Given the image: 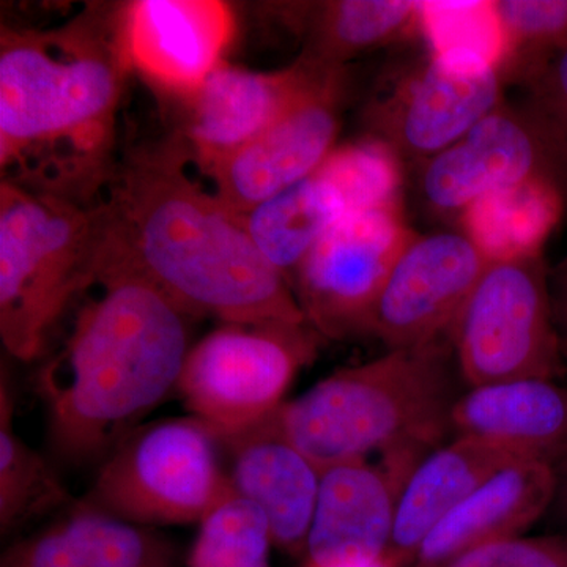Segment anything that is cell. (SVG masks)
<instances>
[{"instance_id": "1f68e13d", "label": "cell", "mask_w": 567, "mask_h": 567, "mask_svg": "<svg viewBox=\"0 0 567 567\" xmlns=\"http://www.w3.org/2000/svg\"><path fill=\"white\" fill-rule=\"evenodd\" d=\"M551 305L561 341L567 339V256L550 276Z\"/></svg>"}, {"instance_id": "8992f818", "label": "cell", "mask_w": 567, "mask_h": 567, "mask_svg": "<svg viewBox=\"0 0 567 567\" xmlns=\"http://www.w3.org/2000/svg\"><path fill=\"white\" fill-rule=\"evenodd\" d=\"M218 442L196 417L140 427L122 440L82 503L134 525L203 524L237 495Z\"/></svg>"}, {"instance_id": "e0dca14e", "label": "cell", "mask_w": 567, "mask_h": 567, "mask_svg": "<svg viewBox=\"0 0 567 567\" xmlns=\"http://www.w3.org/2000/svg\"><path fill=\"white\" fill-rule=\"evenodd\" d=\"M221 443L230 451L235 494L267 518L274 546L289 554L305 551L322 470L284 434L276 413Z\"/></svg>"}, {"instance_id": "ffe728a7", "label": "cell", "mask_w": 567, "mask_h": 567, "mask_svg": "<svg viewBox=\"0 0 567 567\" xmlns=\"http://www.w3.org/2000/svg\"><path fill=\"white\" fill-rule=\"evenodd\" d=\"M517 458L529 457L472 436H454L425 454L399 495L391 554L404 567L413 565L432 529L487 477Z\"/></svg>"}, {"instance_id": "f1b7e54d", "label": "cell", "mask_w": 567, "mask_h": 567, "mask_svg": "<svg viewBox=\"0 0 567 567\" xmlns=\"http://www.w3.org/2000/svg\"><path fill=\"white\" fill-rule=\"evenodd\" d=\"M505 25V80L524 81L529 71L567 43V0H496Z\"/></svg>"}, {"instance_id": "836d02e7", "label": "cell", "mask_w": 567, "mask_h": 567, "mask_svg": "<svg viewBox=\"0 0 567 567\" xmlns=\"http://www.w3.org/2000/svg\"><path fill=\"white\" fill-rule=\"evenodd\" d=\"M305 567H324L315 565V563L306 561ZM342 567H404L401 561H399L398 558L394 557L391 551H386L385 555H382V557L369 559V561L364 563H358V565L352 566H342Z\"/></svg>"}, {"instance_id": "603a6c76", "label": "cell", "mask_w": 567, "mask_h": 567, "mask_svg": "<svg viewBox=\"0 0 567 567\" xmlns=\"http://www.w3.org/2000/svg\"><path fill=\"white\" fill-rule=\"evenodd\" d=\"M346 215L344 200L317 171L245 213L241 219L257 249L292 286L306 256Z\"/></svg>"}, {"instance_id": "83f0119b", "label": "cell", "mask_w": 567, "mask_h": 567, "mask_svg": "<svg viewBox=\"0 0 567 567\" xmlns=\"http://www.w3.org/2000/svg\"><path fill=\"white\" fill-rule=\"evenodd\" d=\"M274 546L267 518L234 495L200 524L189 567H271Z\"/></svg>"}, {"instance_id": "e575fe53", "label": "cell", "mask_w": 567, "mask_h": 567, "mask_svg": "<svg viewBox=\"0 0 567 567\" xmlns=\"http://www.w3.org/2000/svg\"><path fill=\"white\" fill-rule=\"evenodd\" d=\"M563 347H565V354L567 358V339H566V341H563Z\"/></svg>"}, {"instance_id": "7402d4cb", "label": "cell", "mask_w": 567, "mask_h": 567, "mask_svg": "<svg viewBox=\"0 0 567 567\" xmlns=\"http://www.w3.org/2000/svg\"><path fill=\"white\" fill-rule=\"evenodd\" d=\"M567 185L533 177L481 197L458 215L461 233L487 264L511 262L543 254V246L565 215Z\"/></svg>"}, {"instance_id": "277c9868", "label": "cell", "mask_w": 567, "mask_h": 567, "mask_svg": "<svg viewBox=\"0 0 567 567\" xmlns=\"http://www.w3.org/2000/svg\"><path fill=\"white\" fill-rule=\"evenodd\" d=\"M454 363L450 338L388 350L284 402L276 421L320 470L372 453L425 456L453 432Z\"/></svg>"}, {"instance_id": "7c38bea8", "label": "cell", "mask_w": 567, "mask_h": 567, "mask_svg": "<svg viewBox=\"0 0 567 567\" xmlns=\"http://www.w3.org/2000/svg\"><path fill=\"white\" fill-rule=\"evenodd\" d=\"M344 81L346 71L336 74L256 140L199 169L218 199L241 216L316 174L336 148Z\"/></svg>"}, {"instance_id": "7a4b0ae2", "label": "cell", "mask_w": 567, "mask_h": 567, "mask_svg": "<svg viewBox=\"0 0 567 567\" xmlns=\"http://www.w3.org/2000/svg\"><path fill=\"white\" fill-rule=\"evenodd\" d=\"M128 70L121 7H93L52 31L3 29L2 182L99 203L115 169V123Z\"/></svg>"}, {"instance_id": "5b68a950", "label": "cell", "mask_w": 567, "mask_h": 567, "mask_svg": "<svg viewBox=\"0 0 567 567\" xmlns=\"http://www.w3.org/2000/svg\"><path fill=\"white\" fill-rule=\"evenodd\" d=\"M104 245L102 203L0 185V338L35 360L71 300L96 281Z\"/></svg>"}, {"instance_id": "44dd1931", "label": "cell", "mask_w": 567, "mask_h": 567, "mask_svg": "<svg viewBox=\"0 0 567 567\" xmlns=\"http://www.w3.org/2000/svg\"><path fill=\"white\" fill-rule=\"evenodd\" d=\"M166 543L140 525L80 503L39 535L13 544L0 567H167Z\"/></svg>"}, {"instance_id": "4dcf8cb0", "label": "cell", "mask_w": 567, "mask_h": 567, "mask_svg": "<svg viewBox=\"0 0 567 567\" xmlns=\"http://www.w3.org/2000/svg\"><path fill=\"white\" fill-rule=\"evenodd\" d=\"M522 82L529 93L528 111L567 158V43L529 71Z\"/></svg>"}, {"instance_id": "9a60e30c", "label": "cell", "mask_w": 567, "mask_h": 567, "mask_svg": "<svg viewBox=\"0 0 567 567\" xmlns=\"http://www.w3.org/2000/svg\"><path fill=\"white\" fill-rule=\"evenodd\" d=\"M423 457L394 453L382 464L358 458L324 466L306 540L308 561L352 566L390 551L399 495Z\"/></svg>"}, {"instance_id": "2e32d148", "label": "cell", "mask_w": 567, "mask_h": 567, "mask_svg": "<svg viewBox=\"0 0 567 567\" xmlns=\"http://www.w3.org/2000/svg\"><path fill=\"white\" fill-rule=\"evenodd\" d=\"M234 32L233 7L219 0H137L121 7L130 69L183 99L221 65Z\"/></svg>"}, {"instance_id": "ba28073f", "label": "cell", "mask_w": 567, "mask_h": 567, "mask_svg": "<svg viewBox=\"0 0 567 567\" xmlns=\"http://www.w3.org/2000/svg\"><path fill=\"white\" fill-rule=\"evenodd\" d=\"M309 323H224L189 349L177 390L219 442L275 415L295 375L311 363Z\"/></svg>"}, {"instance_id": "484cf974", "label": "cell", "mask_w": 567, "mask_h": 567, "mask_svg": "<svg viewBox=\"0 0 567 567\" xmlns=\"http://www.w3.org/2000/svg\"><path fill=\"white\" fill-rule=\"evenodd\" d=\"M13 412V394L3 372L0 385V528L3 535L70 499L47 461L14 431Z\"/></svg>"}, {"instance_id": "8fae6325", "label": "cell", "mask_w": 567, "mask_h": 567, "mask_svg": "<svg viewBox=\"0 0 567 567\" xmlns=\"http://www.w3.org/2000/svg\"><path fill=\"white\" fill-rule=\"evenodd\" d=\"M533 177L567 185V158L539 121L498 107L425 162L421 193L436 212L461 215L487 194Z\"/></svg>"}, {"instance_id": "d6a6232c", "label": "cell", "mask_w": 567, "mask_h": 567, "mask_svg": "<svg viewBox=\"0 0 567 567\" xmlns=\"http://www.w3.org/2000/svg\"><path fill=\"white\" fill-rule=\"evenodd\" d=\"M557 472L558 488L551 509L557 513L559 518L567 522V456L557 465Z\"/></svg>"}, {"instance_id": "3957f363", "label": "cell", "mask_w": 567, "mask_h": 567, "mask_svg": "<svg viewBox=\"0 0 567 567\" xmlns=\"http://www.w3.org/2000/svg\"><path fill=\"white\" fill-rule=\"evenodd\" d=\"M61 352L40 372L51 442L61 456H102L177 388L188 357L185 312L151 282L104 268Z\"/></svg>"}, {"instance_id": "d4e9b609", "label": "cell", "mask_w": 567, "mask_h": 567, "mask_svg": "<svg viewBox=\"0 0 567 567\" xmlns=\"http://www.w3.org/2000/svg\"><path fill=\"white\" fill-rule=\"evenodd\" d=\"M417 10L432 58L458 70L502 71L507 39L496 2L425 0Z\"/></svg>"}, {"instance_id": "cb8c5ba5", "label": "cell", "mask_w": 567, "mask_h": 567, "mask_svg": "<svg viewBox=\"0 0 567 567\" xmlns=\"http://www.w3.org/2000/svg\"><path fill=\"white\" fill-rule=\"evenodd\" d=\"M308 24L305 58L346 69L349 59L386 47L420 32L417 2L410 0H336L309 7L301 17Z\"/></svg>"}, {"instance_id": "ac0fdd59", "label": "cell", "mask_w": 567, "mask_h": 567, "mask_svg": "<svg viewBox=\"0 0 567 567\" xmlns=\"http://www.w3.org/2000/svg\"><path fill=\"white\" fill-rule=\"evenodd\" d=\"M557 466L517 458L487 477L425 537L415 567H435L468 548L520 536L555 502Z\"/></svg>"}, {"instance_id": "30bf717a", "label": "cell", "mask_w": 567, "mask_h": 567, "mask_svg": "<svg viewBox=\"0 0 567 567\" xmlns=\"http://www.w3.org/2000/svg\"><path fill=\"white\" fill-rule=\"evenodd\" d=\"M487 262L464 233L415 235L388 275L363 334L394 349L450 338Z\"/></svg>"}, {"instance_id": "9c48e42d", "label": "cell", "mask_w": 567, "mask_h": 567, "mask_svg": "<svg viewBox=\"0 0 567 567\" xmlns=\"http://www.w3.org/2000/svg\"><path fill=\"white\" fill-rule=\"evenodd\" d=\"M415 235L401 207L342 216L293 276L298 303L317 333L363 334L388 275Z\"/></svg>"}, {"instance_id": "f546056e", "label": "cell", "mask_w": 567, "mask_h": 567, "mask_svg": "<svg viewBox=\"0 0 567 567\" xmlns=\"http://www.w3.org/2000/svg\"><path fill=\"white\" fill-rule=\"evenodd\" d=\"M435 567H567V535L492 540Z\"/></svg>"}, {"instance_id": "6da1fadb", "label": "cell", "mask_w": 567, "mask_h": 567, "mask_svg": "<svg viewBox=\"0 0 567 567\" xmlns=\"http://www.w3.org/2000/svg\"><path fill=\"white\" fill-rule=\"evenodd\" d=\"M189 158L185 142H171L115 164L100 199L99 271L140 276L189 317L308 323L286 276L254 245L241 216L193 177Z\"/></svg>"}, {"instance_id": "d6986e66", "label": "cell", "mask_w": 567, "mask_h": 567, "mask_svg": "<svg viewBox=\"0 0 567 567\" xmlns=\"http://www.w3.org/2000/svg\"><path fill=\"white\" fill-rule=\"evenodd\" d=\"M451 431L557 466L567 456V390L544 379L468 388L453 406Z\"/></svg>"}, {"instance_id": "52a82bcc", "label": "cell", "mask_w": 567, "mask_h": 567, "mask_svg": "<svg viewBox=\"0 0 567 567\" xmlns=\"http://www.w3.org/2000/svg\"><path fill=\"white\" fill-rule=\"evenodd\" d=\"M468 388L509 380H557L566 354L543 254L487 264L450 331Z\"/></svg>"}, {"instance_id": "4316f807", "label": "cell", "mask_w": 567, "mask_h": 567, "mask_svg": "<svg viewBox=\"0 0 567 567\" xmlns=\"http://www.w3.org/2000/svg\"><path fill=\"white\" fill-rule=\"evenodd\" d=\"M319 173L334 186L347 213L401 207L402 158L380 137L339 145Z\"/></svg>"}, {"instance_id": "4fadbf2b", "label": "cell", "mask_w": 567, "mask_h": 567, "mask_svg": "<svg viewBox=\"0 0 567 567\" xmlns=\"http://www.w3.org/2000/svg\"><path fill=\"white\" fill-rule=\"evenodd\" d=\"M502 71H466L429 54L369 107L372 126L399 156L429 158L498 110Z\"/></svg>"}, {"instance_id": "5bb4252c", "label": "cell", "mask_w": 567, "mask_h": 567, "mask_svg": "<svg viewBox=\"0 0 567 567\" xmlns=\"http://www.w3.org/2000/svg\"><path fill=\"white\" fill-rule=\"evenodd\" d=\"M344 70L301 55L278 71H252L223 62L186 99V148L199 169L244 147L309 93Z\"/></svg>"}]
</instances>
